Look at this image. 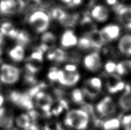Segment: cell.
<instances>
[{"label":"cell","mask_w":131,"mask_h":130,"mask_svg":"<svg viewBox=\"0 0 131 130\" xmlns=\"http://www.w3.org/2000/svg\"><path fill=\"white\" fill-rule=\"evenodd\" d=\"M90 123V116L83 109H74L68 112L64 118V123L74 130H86Z\"/></svg>","instance_id":"cell-1"},{"label":"cell","mask_w":131,"mask_h":130,"mask_svg":"<svg viewBox=\"0 0 131 130\" xmlns=\"http://www.w3.org/2000/svg\"><path fill=\"white\" fill-rule=\"evenodd\" d=\"M28 22L37 33H43L50 25V17L46 13L41 10L35 11L29 16Z\"/></svg>","instance_id":"cell-2"},{"label":"cell","mask_w":131,"mask_h":130,"mask_svg":"<svg viewBox=\"0 0 131 130\" xmlns=\"http://www.w3.org/2000/svg\"><path fill=\"white\" fill-rule=\"evenodd\" d=\"M20 74V69L17 67L4 64L0 68V80L4 84H13L19 79Z\"/></svg>","instance_id":"cell-3"},{"label":"cell","mask_w":131,"mask_h":130,"mask_svg":"<svg viewBox=\"0 0 131 130\" xmlns=\"http://www.w3.org/2000/svg\"><path fill=\"white\" fill-rule=\"evenodd\" d=\"M9 100L18 107L25 110L30 111L34 108L32 98L26 92L21 93L13 90L9 94Z\"/></svg>","instance_id":"cell-4"},{"label":"cell","mask_w":131,"mask_h":130,"mask_svg":"<svg viewBox=\"0 0 131 130\" xmlns=\"http://www.w3.org/2000/svg\"><path fill=\"white\" fill-rule=\"evenodd\" d=\"M95 110L101 117L108 118L115 113L116 107L113 99L111 97L106 96L97 103Z\"/></svg>","instance_id":"cell-5"},{"label":"cell","mask_w":131,"mask_h":130,"mask_svg":"<svg viewBox=\"0 0 131 130\" xmlns=\"http://www.w3.org/2000/svg\"><path fill=\"white\" fill-rule=\"evenodd\" d=\"M37 106L43 111L47 116L51 115V109L53 103L52 97L50 95L41 91L35 96Z\"/></svg>","instance_id":"cell-6"},{"label":"cell","mask_w":131,"mask_h":130,"mask_svg":"<svg viewBox=\"0 0 131 130\" xmlns=\"http://www.w3.org/2000/svg\"><path fill=\"white\" fill-rule=\"evenodd\" d=\"M101 36L105 43L111 42L116 40L120 36L121 29L119 26L114 24L107 25L100 31Z\"/></svg>","instance_id":"cell-7"},{"label":"cell","mask_w":131,"mask_h":130,"mask_svg":"<svg viewBox=\"0 0 131 130\" xmlns=\"http://www.w3.org/2000/svg\"><path fill=\"white\" fill-rule=\"evenodd\" d=\"M102 86L100 79L96 77L90 78L86 82L83 89L84 94L90 97H94L100 92Z\"/></svg>","instance_id":"cell-8"},{"label":"cell","mask_w":131,"mask_h":130,"mask_svg":"<svg viewBox=\"0 0 131 130\" xmlns=\"http://www.w3.org/2000/svg\"><path fill=\"white\" fill-rule=\"evenodd\" d=\"M80 79V75L78 72H69L63 70H59L58 72V81L64 86L71 87L76 84Z\"/></svg>","instance_id":"cell-9"},{"label":"cell","mask_w":131,"mask_h":130,"mask_svg":"<svg viewBox=\"0 0 131 130\" xmlns=\"http://www.w3.org/2000/svg\"><path fill=\"white\" fill-rule=\"evenodd\" d=\"M106 87L109 93L116 94L124 89L125 85L119 76L110 74L106 77Z\"/></svg>","instance_id":"cell-10"},{"label":"cell","mask_w":131,"mask_h":130,"mask_svg":"<svg viewBox=\"0 0 131 130\" xmlns=\"http://www.w3.org/2000/svg\"><path fill=\"white\" fill-rule=\"evenodd\" d=\"M83 64L88 71H98L101 67V61L99 54L97 52H93L86 55L83 59Z\"/></svg>","instance_id":"cell-11"},{"label":"cell","mask_w":131,"mask_h":130,"mask_svg":"<svg viewBox=\"0 0 131 130\" xmlns=\"http://www.w3.org/2000/svg\"><path fill=\"white\" fill-rule=\"evenodd\" d=\"M115 10L121 22L128 29L131 30V13L129 8L123 5H118L115 7Z\"/></svg>","instance_id":"cell-12"},{"label":"cell","mask_w":131,"mask_h":130,"mask_svg":"<svg viewBox=\"0 0 131 130\" xmlns=\"http://www.w3.org/2000/svg\"><path fill=\"white\" fill-rule=\"evenodd\" d=\"M14 119L13 115L5 108H0V128L8 130L13 127Z\"/></svg>","instance_id":"cell-13"},{"label":"cell","mask_w":131,"mask_h":130,"mask_svg":"<svg viewBox=\"0 0 131 130\" xmlns=\"http://www.w3.org/2000/svg\"><path fill=\"white\" fill-rule=\"evenodd\" d=\"M109 10L103 5H96L91 10V17L97 22H104L108 19Z\"/></svg>","instance_id":"cell-14"},{"label":"cell","mask_w":131,"mask_h":130,"mask_svg":"<svg viewBox=\"0 0 131 130\" xmlns=\"http://www.w3.org/2000/svg\"><path fill=\"white\" fill-rule=\"evenodd\" d=\"M78 40L77 37L71 30H67L62 34L60 44L63 48H70L77 45Z\"/></svg>","instance_id":"cell-15"},{"label":"cell","mask_w":131,"mask_h":130,"mask_svg":"<svg viewBox=\"0 0 131 130\" xmlns=\"http://www.w3.org/2000/svg\"><path fill=\"white\" fill-rule=\"evenodd\" d=\"M125 88L124 92L119 99L118 104L123 110L127 111L131 110V88L129 85H125Z\"/></svg>","instance_id":"cell-16"},{"label":"cell","mask_w":131,"mask_h":130,"mask_svg":"<svg viewBox=\"0 0 131 130\" xmlns=\"http://www.w3.org/2000/svg\"><path fill=\"white\" fill-rule=\"evenodd\" d=\"M47 59L51 61L57 62H63L68 59L67 53L63 50L57 48L49 52L47 55Z\"/></svg>","instance_id":"cell-17"},{"label":"cell","mask_w":131,"mask_h":130,"mask_svg":"<svg viewBox=\"0 0 131 130\" xmlns=\"http://www.w3.org/2000/svg\"><path fill=\"white\" fill-rule=\"evenodd\" d=\"M121 53L127 56H131V35L126 34L120 38L118 44Z\"/></svg>","instance_id":"cell-18"},{"label":"cell","mask_w":131,"mask_h":130,"mask_svg":"<svg viewBox=\"0 0 131 130\" xmlns=\"http://www.w3.org/2000/svg\"><path fill=\"white\" fill-rule=\"evenodd\" d=\"M0 32L4 36H8L12 39H16L19 31L14 28L13 24L9 22L2 24L0 27Z\"/></svg>","instance_id":"cell-19"},{"label":"cell","mask_w":131,"mask_h":130,"mask_svg":"<svg viewBox=\"0 0 131 130\" xmlns=\"http://www.w3.org/2000/svg\"><path fill=\"white\" fill-rule=\"evenodd\" d=\"M9 56L14 62L22 61L25 57V49L23 46L17 45L9 50Z\"/></svg>","instance_id":"cell-20"},{"label":"cell","mask_w":131,"mask_h":130,"mask_svg":"<svg viewBox=\"0 0 131 130\" xmlns=\"http://www.w3.org/2000/svg\"><path fill=\"white\" fill-rule=\"evenodd\" d=\"M0 14L4 16H10L17 13L9 0H1L0 1Z\"/></svg>","instance_id":"cell-21"},{"label":"cell","mask_w":131,"mask_h":130,"mask_svg":"<svg viewBox=\"0 0 131 130\" xmlns=\"http://www.w3.org/2000/svg\"><path fill=\"white\" fill-rule=\"evenodd\" d=\"M86 36L90 39L91 41L94 45V49H100L104 44L100 31L97 29L94 30L89 33L86 34Z\"/></svg>","instance_id":"cell-22"},{"label":"cell","mask_w":131,"mask_h":130,"mask_svg":"<svg viewBox=\"0 0 131 130\" xmlns=\"http://www.w3.org/2000/svg\"><path fill=\"white\" fill-rule=\"evenodd\" d=\"M15 123L18 128L23 129L27 128L32 124L31 118L29 115L27 113H22L16 117Z\"/></svg>","instance_id":"cell-23"},{"label":"cell","mask_w":131,"mask_h":130,"mask_svg":"<svg viewBox=\"0 0 131 130\" xmlns=\"http://www.w3.org/2000/svg\"><path fill=\"white\" fill-rule=\"evenodd\" d=\"M131 71V60H124L117 64L116 72L118 75H126Z\"/></svg>","instance_id":"cell-24"},{"label":"cell","mask_w":131,"mask_h":130,"mask_svg":"<svg viewBox=\"0 0 131 130\" xmlns=\"http://www.w3.org/2000/svg\"><path fill=\"white\" fill-rule=\"evenodd\" d=\"M121 126V120L118 118H111L103 124L104 130H119Z\"/></svg>","instance_id":"cell-25"},{"label":"cell","mask_w":131,"mask_h":130,"mask_svg":"<svg viewBox=\"0 0 131 130\" xmlns=\"http://www.w3.org/2000/svg\"><path fill=\"white\" fill-rule=\"evenodd\" d=\"M16 40L18 45L24 47L29 44L30 41H31V37L27 31L23 30V31H19L18 32Z\"/></svg>","instance_id":"cell-26"},{"label":"cell","mask_w":131,"mask_h":130,"mask_svg":"<svg viewBox=\"0 0 131 130\" xmlns=\"http://www.w3.org/2000/svg\"><path fill=\"white\" fill-rule=\"evenodd\" d=\"M78 18V15L75 14L70 15L67 13L65 17L61 21H60L59 22L62 26L64 27H72L76 24Z\"/></svg>","instance_id":"cell-27"},{"label":"cell","mask_w":131,"mask_h":130,"mask_svg":"<svg viewBox=\"0 0 131 130\" xmlns=\"http://www.w3.org/2000/svg\"><path fill=\"white\" fill-rule=\"evenodd\" d=\"M40 63L41 62L33 61V60H28V62L26 63L25 66L27 73L35 75V73L38 72L42 68L41 66L40 65Z\"/></svg>","instance_id":"cell-28"},{"label":"cell","mask_w":131,"mask_h":130,"mask_svg":"<svg viewBox=\"0 0 131 130\" xmlns=\"http://www.w3.org/2000/svg\"><path fill=\"white\" fill-rule=\"evenodd\" d=\"M41 40L42 44L47 45L49 48L50 46H53L56 41V37L54 34L51 32H45L41 36Z\"/></svg>","instance_id":"cell-29"},{"label":"cell","mask_w":131,"mask_h":130,"mask_svg":"<svg viewBox=\"0 0 131 130\" xmlns=\"http://www.w3.org/2000/svg\"><path fill=\"white\" fill-rule=\"evenodd\" d=\"M78 45L79 48L82 50H88L92 48L94 49L92 42L87 36H84L79 39Z\"/></svg>","instance_id":"cell-30"},{"label":"cell","mask_w":131,"mask_h":130,"mask_svg":"<svg viewBox=\"0 0 131 130\" xmlns=\"http://www.w3.org/2000/svg\"><path fill=\"white\" fill-rule=\"evenodd\" d=\"M81 24L83 28L87 32V34L96 29L94 25V24L92 22V21L91 20L90 17L88 16H84V17L82 20Z\"/></svg>","instance_id":"cell-31"},{"label":"cell","mask_w":131,"mask_h":130,"mask_svg":"<svg viewBox=\"0 0 131 130\" xmlns=\"http://www.w3.org/2000/svg\"><path fill=\"white\" fill-rule=\"evenodd\" d=\"M47 86V85L45 83L41 82L38 84H36L34 85V86H32L26 93L31 97V98H32V97H35V96H36L39 92H41L42 89H45Z\"/></svg>","instance_id":"cell-32"},{"label":"cell","mask_w":131,"mask_h":130,"mask_svg":"<svg viewBox=\"0 0 131 130\" xmlns=\"http://www.w3.org/2000/svg\"><path fill=\"white\" fill-rule=\"evenodd\" d=\"M71 99L76 104H83L84 102V95L82 90L78 88L74 89L71 92Z\"/></svg>","instance_id":"cell-33"},{"label":"cell","mask_w":131,"mask_h":130,"mask_svg":"<svg viewBox=\"0 0 131 130\" xmlns=\"http://www.w3.org/2000/svg\"><path fill=\"white\" fill-rule=\"evenodd\" d=\"M67 14L64 10L60 8H55L53 9L51 11V16L59 22L65 17Z\"/></svg>","instance_id":"cell-34"},{"label":"cell","mask_w":131,"mask_h":130,"mask_svg":"<svg viewBox=\"0 0 131 130\" xmlns=\"http://www.w3.org/2000/svg\"><path fill=\"white\" fill-rule=\"evenodd\" d=\"M43 54L44 53L37 47L35 49V52H33L30 56L28 60H33V61L42 62L43 61Z\"/></svg>","instance_id":"cell-35"},{"label":"cell","mask_w":131,"mask_h":130,"mask_svg":"<svg viewBox=\"0 0 131 130\" xmlns=\"http://www.w3.org/2000/svg\"><path fill=\"white\" fill-rule=\"evenodd\" d=\"M121 124L124 130H131V113L123 116Z\"/></svg>","instance_id":"cell-36"},{"label":"cell","mask_w":131,"mask_h":130,"mask_svg":"<svg viewBox=\"0 0 131 130\" xmlns=\"http://www.w3.org/2000/svg\"><path fill=\"white\" fill-rule=\"evenodd\" d=\"M9 1L12 4L17 13L21 12L25 8V4L24 0H9Z\"/></svg>","instance_id":"cell-37"},{"label":"cell","mask_w":131,"mask_h":130,"mask_svg":"<svg viewBox=\"0 0 131 130\" xmlns=\"http://www.w3.org/2000/svg\"><path fill=\"white\" fill-rule=\"evenodd\" d=\"M59 69L57 67H52L51 68L48 73V78L51 82H55L58 81V72Z\"/></svg>","instance_id":"cell-38"},{"label":"cell","mask_w":131,"mask_h":130,"mask_svg":"<svg viewBox=\"0 0 131 130\" xmlns=\"http://www.w3.org/2000/svg\"><path fill=\"white\" fill-rule=\"evenodd\" d=\"M24 79V82L27 84L33 85V86L37 84V80L36 77H35V76L33 75V74L27 73L26 75H25Z\"/></svg>","instance_id":"cell-39"},{"label":"cell","mask_w":131,"mask_h":130,"mask_svg":"<svg viewBox=\"0 0 131 130\" xmlns=\"http://www.w3.org/2000/svg\"><path fill=\"white\" fill-rule=\"evenodd\" d=\"M117 64L113 61H107L105 65V69L107 73L113 74L114 72H116Z\"/></svg>","instance_id":"cell-40"},{"label":"cell","mask_w":131,"mask_h":130,"mask_svg":"<svg viewBox=\"0 0 131 130\" xmlns=\"http://www.w3.org/2000/svg\"><path fill=\"white\" fill-rule=\"evenodd\" d=\"M44 130H63L62 126L57 122H51L46 124Z\"/></svg>","instance_id":"cell-41"},{"label":"cell","mask_w":131,"mask_h":130,"mask_svg":"<svg viewBox=\"0 0 131 130\" xmlns=\"http://www.w3.org/2000/svg\"><path fill=\"white\" fill-rule=\"evenodd\" d=\"M35 2L43 8H47L52 3V0H34Z\"/></svg>","instance_id":"cell-42"},{"label":"cell","mask_w":131,"mask_h":130,"mask_svg":"<svg viewBox=\"0 0 131 130\" xmlns=\"http://www.w3.org/2000/svg\"><path fill=\"white\" fill-rule=\"evenodd\" d=\"M65 71L69 72H77V67L74 64H67L64 67Z\"/></svg>","instance_id":"cell-43"},{"label":"cell","mask_w":131,"mask_h":130,"mask_svg":"<svg viewBox=\"0 0 131 130\" xmlns=\"http://www.w3.org/2000/svg\"><path fill=\"white\" fill-rule=\"evenodd\" d=\"M94 4V0H81V5L83 6L90 7Z\"/></svg>","instance_id":"cell-44"},{"label":"cell","mask_w":131,"mask_h":130,"mask_svg":"<svg viewBox=\"0 0 131 130\" xmlns=\"http://www.w3.org/2000/svg\"><path fill=\"white\" fill-rule=\"evenodd\" d=\"M79 5H81V0H72L69 5L70 6H78Z\"/></svg>","instance_id":"cell-45"},{"label":"cell","mask_w":131,"mask_h":130,"mask_svg":"<svg viewBox=\"0 0 131 130\" xmlns=\"http://www.w3.org/2000/svg\"><path fill=\"white\" fill-rule=\"evenodd\" d=\"M24 130H40V129L36 124L32 123L28 127H27V128Z\"/></svg>","instance_id":"cell-46"},{"label":"cell","mask_w":131,"mask_h":130,"mask_svg":"<svg viewBox=\"0 0 131 130\" xmlns=\"http://www.w3.org/2000/svg\"><path fill=\"white\" fill-rule=\"evenodd\" d=\"M5 44V41L4 38V35L0 32V48L3 46Z\"/></svg>","instance_id":"cell-47"},{"label":"cell","mask_w":131,"mask_h":130,"mask_svg":"<svg viewBox=\"0 0 131 130\" xmlns=\"http://www.w3.org/2000/svg\"><path fill=\"white\" fill-rule=\"evenodd\" d=\"M117 0H106V3L109 5H114L117 4Z\"/></svg>","instance_id":"cell-48"},{"label":"cell","mask_w":131,"mask_h":130,"mask_svg":"<svg viewBox=\"0 0 131 130\" xmlns=\"http://www.w3.org/2000/svg\"><path fill=\"white\" fill-rule=\"evenodd\" d=\"M4 102V97L0 93V108H1L2 106L3 105Z\"/></svg>","instance_id":"cell-49"},{"label":"cell","mask_w":131,"mask_h":130,"mask_svg":"<svg viewBox=\"0 0 131 130\" xmlns=\"http://www.w3.org/2000/svg\"><path fill=\"white\" fill-rule=\"evenodd\" d=\"M61 1H62L63 2H64V3L70 4L72 0H61Z\"/></svg>","instance_id":"cell-50"},{"label":"cell","mask_w":131,"mask_h":130,"mask_svg":"<svg viewBox=\"0 0 131 130\" xmlns=\"http://www.w3.org/2000/svg\"><path fill=\"white\" fill-rule=\"evenodd\" d=\"M2 55V49H1V48H0V56H1Z\"/></svg>","instance_id":"cell-51"},{"label":"cell","mask_w":131,"mask_h":130,"mask_svg":"<svg viewBox=\"0 0 131 130\" xmlns=\"http://www.w3.org/2000/svg\"><path fill=\"white\" fill-rule=\"evenodd\" d=\"M129 10H130V13H131V6L130 7V8H129Z\"/></svg>","instance_id":"cell-52"}]
</instances>
